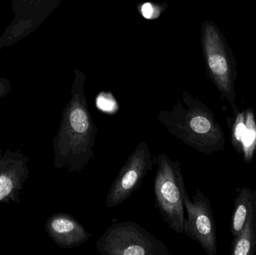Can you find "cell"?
I'll return each instance as SVG.
<instances>
[{"instance_id": "1", "label": "cell", "mask_w": 256, "mask_h": 255, "mask_svg": "<svg viewBox=\"0 0 256 255\" xmlns=\"http://www.w3.org/2000/svg\"><path fill=\"white\" fill-rule=\"evenodd\" d=\"M84 82V77L76 76L72 99L62 113L58 132L52 140L54 166L68 173H81L94 159L93 148L98 129L88 110Z\"/></svg>"}, {"instance_id": "2", "label": "cell", "mask_w": 256, "mask_h": 255, "mask_svg": "<svg viewBox=\"0 0 256 255\" xmlns=\"http://www.w3.org/2000/svg\"><path fill=\"white\" fill-rule=\"evenodd\" d=\"M156 118L172 136L202 154L210 155L225 148L224 130L214 114L189 94H184L172 110L160 111Z\"/></svg>"}, {"instance_id": "3", "label": "cell", "mask_w": 256, "mask_h": 255, "mask_svg": "<svg viewBox=\"0 0 256 255\" xmlns=\"http://www.w3.org/2000/svg\"><path fill=\"white\" fill-rule=\"evenodd\" d=\"M153 158L156 166L154 184L155 208L173 232L184 234V197L186 190L182 165L179 161H172L166 154H158Z\"/></svg>"}, {"instance_id": "4", "label": "cell", "mask_w": 256, "mask_h": 255, "mask_svg": "<svg viewBox=\"0 0 256 255\" xmlns=\"http://www.w3.org/2000/svg\"><path fill=\"white\" fill-rule=\"evenodd\" d=\"M203 50L210 79L220 92L232 105H236L234 90L237 62L232 50L216 24L204 21L202 28Z\"/></svg>"}, {"instance_id": "5", "label": "cell", "mask_w": 256, "mask_h": 255, "mask_svg": "<svg viewBox=\"0 0 256 255\" xmlns=\"http://www.w3.org/2000/svg\"><path fill=\"white\" fill-rule=\"evenodd\" d=\"M103 255H170L166 246L134 222L110 226L96 243Z\"/></svg>"}, {"instance_id": "6", "label": "cell", "mask_w": 256, "mask_h": 255, "mask_svg": "<svg viewBox=\"0 0 256 255\" xmlns=\"http://www.w3.org/2000/svg\"><path fill=\"white\" fill-rule=\"evenodd\" d=\"M154 165L148 145L146 142H140L112 182L105 202L106 208H116L128 200L140 188Z\"/></svg>"}, {"instance_id": "7", "label": "cell", "mask_w": 256, "mask_h": 255, "mask_svg": "<svg viewBox=\"0 0 256 255\" xmlns=\"http://www.w3.org/2000/svg\"><path fill=\"white\" fill-rule=\"evenodd\" d=\"M184 208L188 212L184 234L198 243L208 255L218 254L216 223L210 199L200 189L196 190L192 200L188 193L184 197Z\"/></svg>"}, {"instance_id": "8", "label": "cell", "mask_w": 256, "mask_h": 255, "mask_svg": "<svg viewBox=\"0 0 256 255\" xmlns=\"http://www.w3.org/2000/svg\"><path fill=\"white\" fill-rule=\"evenodd\" d=\"M30 158L20 150L8 149L0 158V205L19 204L21 191L30 177Z\"/></svg>"}, {"instance_id": "9", "label": "cell", "mask_w": 256, "mask_h": 255, "mask_svg": "<svg viewBox=\"0 0 256 255\" xmlns=\"http://www.w3.org/2000/svg\"><path fill=\"white\" fill-rule=\"evenodd\" d=\"M44 227L50 238L60 248L66 250L85 244L92 235L73 216L66 213H58L50 217Z\"/></svg>"}, {"instance_id": "10", "label": "cell", "mask_w": 256, "mask_h": 255, "mask_svg": "<svg viewBox=\"0 0 256 255\" xmlns=\"http://www.w3.org/2000/svg\"><path fill=\"white\" fill-rule=\"evenodd\" d=\"M254 208H256V192L246 187L240 189L234 199L232 215L231 232L233 238L238 235Z\"/></svg>"}, {"instance_id": "11", "label": "cell", "mask_w": 256, "mask_h": 255, "mask_svg": "<svg viewBox=\"0 0 256 255\" xmlns=\"http://www.w3.org/2000/svg\"><path fill=\"white\" fill-rule=\"evenodd\" d=\"M256 252V208L250 213L231 247L232 255H254Z\"/></svg>"}, {"instance_id": "12", "label": "cell", "mask_w": 256, "mask_h": 255, "mask_svg": "<svg viewBox=\"0 0 256 255\" xmlns=\"http://www.w3.org/2000/svg\"><path fill=\"white\" fill-rule=\"evenodd\" d=\"M245 124L242 154L245 163L249 164L252 161L256 150V121L252 108L250 107L245 110Z\"/></svg>"}, {"instance_id": "13", "label": "cell", "mask_w": 256, "mask_h": 255, "mask_svg": "<svg viewBox=\"0 0 256 255\" xmlns=\"http://www.w3.org/2000/svg\"><path fill=\"white\" fill-rule=\"evenodd\" d=\"M232 107H234L236 116H234V121L232 124V145L238 154H242V139H243L245 127H246V124H245V111L240 112V111L238 110V108L236 107V105L233 106Z\"/></svg>"}, {"instance_id": "14", "label": "cell", "mask_w": 256, "mask_h": 255, "mask_svg": "<svg viewBox=\"0 0 256 255\" xmlns=\"http://www.w3.org/2000/svg\"><path fill=\"white\" fill-rule=\"evenodd\" d=\"M141 12L142 16L146 19H153L158 16L159 12L156 11V7H154L152 3H144L142 5Z\"/></svg>"}, {"instance_id": "15", "label": "cell", "mask_w": 256, "mask_h": 255, "mask_svg": "<svg viewBox=\"0 0 256 255\" xmlns=\"http://www.w3.org/2000/svg\"><path fill=\"white\" fill-rule=\"evenodd\" d=\"M12 89V85L8 79L0 78V99L6 97Z\"/></svg>"}, {"instance_id": "16", "label": "cell", "mask_w": 256, "mask_h": 255, "mask_svg": "<svg viewBox=\"0 0 256 255\" xmlns=\"http://www.w3.org/2000/svg\"><path fill=\"white\" fill-rule=\"evenodd\" d=\"M24 3H30V4H32L34 1H37V0H22Z\"/></svg>"}, {"instance_id": "17", "label": "cell", "mask_w": 256, "mask_h": 255, "mask_svg": "<svg viewBox=\"0 0 256 255\" xmlns=\"http://www.w3.org/2000/svg\"><path fill=\"white\" fill-rule=\"evenodd\" d=\"M2 151L1 148H0V158H1L2 156Z\"/></svg>"}]
</instances>
